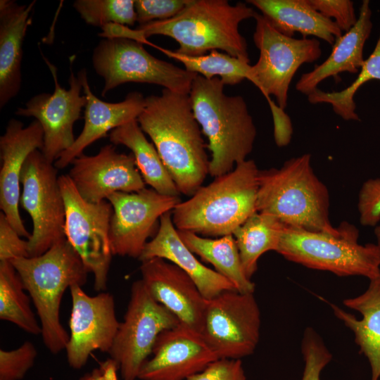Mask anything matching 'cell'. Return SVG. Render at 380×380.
Returning <instances> with one entry per match:
<instances>
[{
  "label": "cell",
  "mask_w": 380,
  "mask_h": 380,
  "mask_svg": "<svg viewBox=\"0 0 380 380\" xmlns=\"http://www.w3.org/2000/svg\"><path fill=\"white\" fill-rule=\"evenodd\" d=\"M180 194L191 196L210 172V160L189 94L163 89L146 97L137 118Z\"/></svg>",
  "instance_id": "6da1fadb"
},
{
  "label": "cell",
  "mask_w": 380,
  "mask_h": 380,
  "mask_svg": "<svg viewBox=\"0 0 380 380\" xmlns=\"http://www.w3.org/2000/svg\"><path fill=\"white\" fill-rule=\"evenodd\" d=\"M257 212L270 215L283 224L311 232L341 234L329 220V194L317 177L311 155L303 154L279 168L259 170Z\"/></svg>",
  "instance_id": "7a4b0ae2"
},
{
  "label": "cell",
  "mask_w": 380,
  "mask_h": 380,
  "mask_svg": "<svg viewBox=\"0 0 380 380\" xmlns=\"http://www.w3.org/2000/svg\"><path fill=\"white\" fill-rule=\"evenodd\" d=\"M256 12L246 4L231 5L227 0H189L175 17L140 25L137 28L147 40L164 35L179 44V53L198 56L220 49L249 63L248 45L241 34L239 24L253 18Z\"/></svg>",
  "instance_id": "3957f363"
},
{
  "label": "cell",
  "mask_w": 380,
  "mask_h": 380,
  "mask_svg": "<svg viewBox=\"0 0 380 380\" xmlns=\"http://www.w3.org/2000/svg\"><path fill=\"white\" fill-rule=\"evenodd\" d=\"M224 87L219 77L208 80L197 74L189 94L194 117L208 140L209 174L214 177L246 160L257 134L244 99L226 95Z\"/></svg>",
  "instance_id": "277c9868"
},
{
  "label": "cell",
  "mask_w": 380,
  "mask_h": 380,
  "mask_svg": "<svg viewBox=\"0 0 380 380\" xmlns=\"http://www.w3.org/2000/svg\"><path fill=\"white\" fill-rule=\"evenodd\" d=\"M259 170L246 160L201 186L172 210L175 228L208 238L233 234L257 212Z\"/></svg>",
  "instance_id": "5b68a950"
},
{
  "label": "cell",
  "mask_w": 380,
  "mask_h": 380,
  "mask_svg": "<svg viewBox=\"0 0 380 380\" xmlns=\"http://www.w3.org/2000/svg\"><path fill=\"white\" fill-rule=\"evenodd\" d=\"M35 307L46 348L53 354L65 350L69 334L60 319V307L67 289L85 284L89 273L80 257L63 239L44 253L11 261Z\"/></svg>",
  "instance_id": "8992f818"
},
{
  "label": "cell",
  "mask_w": 380,
  "mask_h": 380,
  "mask_svg": "<svg viewBox=\"0 0 380 380\" xmlns=\"http://www.w3.org/2000/svg\"><path fill=\"white\" fill-rule=\"evenodd\" d=\"M335 235L284 226L277 251L286 260L338 276H362L369 280L380 274V250L376 243H358L359 230L343 222Z\"/></svg>",
  "instance_id": "52a82bcc"
},
{
  "label": "cell",
  "mask_w": 380,
  "mask_h": 380,
  "mask_svg": "<svg viewBox=\"0 0 380 380\" xmlns=\"http://www.w3.org/2000/svg\"><path fill=\"white\" fill-rule=\"evenodd\" d=\"M254 19L253 41L260 56L251 65L250 81L267 99L274 128L281 129L289 122L283 110L287 106L291 80L302 65L320 58L321 44L315 38L296 39L281 34L262 14L256 13Z\"/></svg>",
  "instance_id": "ba28073f"
},
{
  "label": "cell",
  "mask_w": 380,
  "mask_h": 380,
  "mask_svg": "<svg viewBox=\"0 0 380 380\" xmlns=\"http://www.w3.org/2000/svg\"><path fill=\"white\" fill-rule=\"evenodd\" d=\"M92 65L104 80L101 96L125 83H148L189 94L197 73L152 56L137 41L105 38L94 49Z\"/></svg>",
  "instance_id": "9c48e42d"
},
{
  "label": "cell",
  "mask_w": 380,
  "mask_h": 380,
  "mask_svg": "<svg viewBox=\"0 0 380 380\" xmlns=\"http://www.w3.org/2000/svg\"><path fill=\"white\" fill-rule=\"evenodd\" d=\"M58 182L65 208V238L93 274L94 289L104 291L113 255L109 239L113 207L107 200L86 201L68 175H60Z\"/></svg>",
  "instance_id": "30bf717a"
},
{
  "label": "cell",
  "mask_w": 380,
  "mask_h": 380,
  "mask_svg": "<svg viewBox=\"0 0 380 380\" xmlns=\"http://www.w3.org/2000/svg\"><path fill=\"white\" fill-rule=\"evenodd\" d=\"M58 169L40 150L27 158L22 169L20 205L30 216L33 229L27 239L30 257L40 255L65 239V208Z\"/></svg>",
  "instance_id": "8fae6325"
},
{
  "label": "cell",
  "mask_w": 380,
  "mask_h": 380,
  "mask_svg": "<svg viewBox=\"0 0 380 380\" xmlns=\"http://www.w3.org/2000/svg\"><path fill=\"white\" fill-rule=\"evenodd\" d=\"M180 324L177 317L148 293L141 279L133 282L124 319L108 353L122 380H136L152 354L158 335Z\"/></svg>",
  "instance_id": "7c38bea8"
},
{
  "label": "cell",
  "mask_w": 380,
  "mask_h": 380,
  "mask_svg": "<svg viewBox=\"0 0 380 380\" xmlns=\"http://www.w3.org/2000/svg\"><path fill=\"white\" fill-rule=\"evenodd\" d=\"M253 293L229 290L207 300L200 333L218 359L241 360L255 351L260 311Z\"/></svg>",
  "instance_id": "4fadbf2b"
},
{
  "label": "cell",
  "mask_w": 380,
  "mask_h": 380,
  "mask_svg": "<svg viewBox=\"0 0 380 380\" xmlns=\"http://www.w3.org/2000/svg\"><path fill=\"white\" fill-rule=\"evenodd\" d=\"M107 201L113 207L109 239L113 255L139 259L148 239L156 234L163 215L182 201L152 188L137 192H115Z\"/></svg>",
  "instance_id": "5bb4252c"
},
{
  "label": "cell",
  "mask_w": 380,
  "mask_h": 380,
  "mask_svg": "<svg viewBox=\"0 0 380 380\" xmlns=\"http://www.w3.org/2000/svg\"><path fill=\"white\" fill-rule=\"evenodd\" d=\"M42 56L50 70L54 82V91L40 93L18 108L15 115L33 117L43 129L44 145L41 150L46 159L51 163L68 150L75 142L73 125L81 116L87 99L81 95L82 87L77 76L70 69L69 88L61 87L58 80L57 68L42 53Z\"/></svg>",
  "instance_id": "9a60e30c"
},
{
  "label": "cell",
  "mask_w": 380,
  "mask_h": 380,
  "mask_svg": "<svg viewBox=\"0 0 380 380\" xmlns=\"http://www.w3.org/2000/svg\"><path fill=\"white\" fill-rule=\"evenodd\" d=\"M70 291L72 310L65 350L69 365L79 369L86 365L92 352H109L120 322L110 293L102 291L91 296L77 284Z\"/></svg>",
  "instance_id": "2e32d148"
},
{
  "label": "cell",
  "mask_w": 380,
  "mask_h": 380,
  "mask_svg": "<svg viewBox=\"0 0 380 380\" xmlns=\"http://www.w3.org/2000/svg\"><path fill=\"white\" fill-rule=\"evenodd\" d=\"M70 165L68 175L87 202L99 203L115 192H137L145 188L132 153H119L112 144L95 155L81 154Z\"/></svg>",
  "instance_id": "e0dca14e"
},
{
  "label": "cell",
  "mask_w": 380,
  "mask_h": 380,
  "mask_svg": "<svg viewBox=\"0 0 380 380\" xmlns=\"http://www.w3.org/2000/svg\"><path fill=\"white\" fill-rule=\"evenodd\" d=\"M151 355L139 379L186 380L218 360L201 333L181 323L158 335Z\"/></svg>",
  "instance_id": "ac0fdd59"
},
{
  "label": "cell",
  "mask_w": 380,
  "mask_h": 380,
  "mask_svg": "<svg viewBox=\"0 0 380 380\" xmlns=\"http://www.w3.org/2000/svg\"><path fill=\"white\" fill-rule=\"evenodd\" d=\"M43 145V129L36 120L24 127L20 121L11 119L0 137V208L19 235L27 239L31 234L19 211L20 176L28 156L35 150L41 151Z\"/></svg>",
  "instance_id": "d6986e66"
},
{
  "label": "cell",
  "mask_w": 380,
  "mask_h": 380,
  "mask_svg": "<svg viewBox=\"0 0 380 380\" xmlns=\"http://www.w3.org/2000/svg\"><path fill=\"white\" fill-rule=\"evenodd\" d=\"M141 262V280L151 296L182 324L200 333L207 300L194 280L165 259L153 258Z\"/></svg>",
  "instance_id": "ffe728a7"
},
{
  "label": "cell",
  "mask_w": 380,
  "mask_h": 380,
  "mask_svg": "<svg viewBox=\"0 0 380 380\" xmlns=\"http://www.w3.org/2000/svg\"><path fill=\"white\" fill-rule=\"evenodd\" d=\"M84 95L87 99L84 127L74 144L63 151L54 162L55 167L64 169L96 141L106 137L107 133L133 120H137L144 110L145 99L142 94L133 91L120 102L101 101L92 92L85 69L77 73Z\"/></svg>",
  "instance_id": "44dd1931"
},
{
  "label": "cell",
  "mask_w": 380,
  "mask_h": 380,
  "mask_svg": "<svg viewBox=\"0 0 380 380\" xmlns=\"http://www.w3.org/2000/svg\"><path fill=\"white\" fill-rule=\"evenodd\" d=\"M153 258L165 259L185 272L206 300L220 293L236 290L224 277L202 264L180 239L172 220V211L163 215L155 236L146 244L140 261Z\"/></svg>",
  "instance_id": "7402d4cb"
},
{
  "label": "cell",
  "mask_w": 380,
  "mask_h": 380,
  "mask_svg": "<svg viewBox=\"0 0 380 380\" xmlns=\"http://www.w3.org/2000/svg\"><path fill=\"white\" fill-rule=\"evenodd\" d=\"M36 4L0 1V108L15 97L21 87L23 44L32 24Z\"/></svg>",
  "instance_id": "603a6c76"
},
{
  "label": "cell",
  "mask_w": 380,
  "mask_h": 380,
  "mask_svg": "<svg viewBox=\"0 0 380 380\" xmlns=\"http://www.w3.org/2000/svg\"><path fill=\"white\" fill-rule=\"evenodd\" d=\"M369 1L364 0L356 24L337 38L329 56L320 65L301 75L296 89L307 96L324 80L341 72L357 73L362 68L364 46L372 29Z\"/></svg>",
  "instance_id": "cb8c5ba5"
},
{
  "label": "cell",
  "mask_w": 380,
  "mask_h": 380,
  "mask_svg": "<svg viewBox=\"0 0 380 380\" xmlns=\"http://www.w3.org/2000/svg\"><path fill=\"white\" fill-rule=\"evenodd\" d=\"M347 308L362 315L359 319L337 305L329 303L334 315L350 329L360 353L367 359L371 380L380 379V274L369 280L367 289L360 295L343 300Z\"/></svg>",
  "instance_id": "d4e9b609"
},
{
  "label": "cell",
  "mask_w": 380,
  "mask_h": 380,
  "mask_svg": "<svg viewBox=\"0 0 380 380\" xmlns=\"http://www.w3.org/2000/svg\"><path fill=\"white\" fill-rule=\"evenodd\" d=\"M281 34L291 37L298 32L312 36L329 44L343 34L336 24L316 11L308 0H248Z\"/></svg>",
  "instance_id": "484cf974"
},
{
  "label": "cell",
  "mask_w": 380,
  "mask_h": 380,
  "mask_svg": "<svg viewBox=\"0 0 380 380\" xmlns=\"http://www.w3.org/2000/svg\"><path fill=\"white\" fill-rule=\"evenodd\" d=\"M108 137L112 144L122 145L131 150L145 184L161 194L179 196L180 193L155 146L148 141L137 120L114 129Z\"/></svg>",
  "instance_id": "4316f807"
},
{
  "label": "cell",
  "mask_w": 380,
  "mask_h": 380,
  "mask_svg": "<svg viewBox=\"0 0 380 380\" xmlns=\"http://www.w3.org/2000/svg\"><path fill=\"white\" fill-rule=\"evenodd\" d=\"M177 232L192 253L210 263L217 272L233 284L236 291L254 293L255 284L246 277L243 271L238 248L232 234L211 239L186 231L177 230Z\"/></svg>",
  "instance_id": "83f0119b"
},
{
  "label": "cell",
  "mask_w": 380,
  "mask_h": 380,
  "mask_svg": "<svg viewBox=\"0 0 380 380\" xmlns=\"http://www.w3.org/2000/svg\"><path fill=\"white\" fill-rule=\"evenodd\" d=\"M284 226L274 217L256 212L234 232L232 235L247 278L251 279L262 254L277 251Z\"/></svg>",
  "instance_id": "f1b7e54d"
},
{
  "label": "cell",
  "mask_w": 380,
  "mask_h": 380,
  "mask_svg": "<svg viewBox=\"0 0 380 380\" xmlns=\"http://www.w3.org/2000/svg\"><path fill=\"white\" fill-rule=\"evenodd\" d=\"M11 261H0V319L25 332L41 334V325L30 307V297Z\"/></svg>",
  "instance_id": "f546056e"
},
{
  "label": "cell",
  "mask_w": 380,
  "mask_h": 380,
  "mask_svg": "<svg viewBox=\"0 0 380 380\" xmlns=\"http://www.w3.org/2000/svg\"><path fill=\"white\" fill-rule=\"evenodd\" d=\"M170 58L182 63L188 71L197 73L210 80L219 77L224 85H234L245 79L251 80V65L226 53L217 50L198 56H186L167 49L157 46Z\"/></svg>",
  "instance_id": "4dcf8cb0"
},
{
  "label": "cell",
  "mask_w": 380,
  "mask_h": 380,
  "mask_svg": "<svg viewBox=\"0 0 380 380\" xmlns=\"http://www.w3.org/2000/svg\"><path fill=\"white\" fill-rule=\"evenodd\" d=\"M373 80L380 81V33L373 52L365 61L350 85L339 91L327 92L317 89L308 96V100L312 104H329L334 112L346 121H359L354 96L365 83Z\"/></svg>",
  "instance_id": "1f68e13d"
},
{
  "label": "cell",
  "mask_w": 380,
  "mask_h": 380,
  "mask_svg": "<svg viewBox=\"0 0 380 380\" xmlns=\"http://www.w3.org/2000/svg\"><path fill=\"white\" fill-rule=\"evenodd\" d=\"M73 7L87 24L94 27L111 23L132 27L137 22L133 0H77Z\"/></svg>",
  "instance_id": "d6a6232c"
},
{
  "label": "cell",
  "mask_w": 380,
  "mask_h": 380,
  "mask_svg": "<svg viewBox=\"0 0 380 380\" xmlns=\"http://www.w3.org/2000/svg\"><path fill=\"white\" fill-rule=\"evenodd\" d=\"M301 351L305 362L301 380H320L321 372L331 362L332 355L322 338L311 327L304 331Z\"/></svg>",
  "instance_id": "836d02e7"
},
{
  "label": "cell",
  "mask_w": 380,
  "mask_h": 380,
  "mask_svg": "<svg viewBox=\"0 0 380 380\" xmlns=\"http://www.w3.org/2000/svg\"><path fill=\"white\" fill-rule=\"evenodd\" d=\"M37 351L34 345L25 341L18 348L0 350V380H20L33 366Z\"/></svg>",
  "instance_id": "e575fe53"
},
{
  "label": "cell",
  "mask_w": 380,
  "mask_h": 380,
  "mask_svg": "<svg viewBox=\"0 0 380 380\" xmlns=\"http://www.w3.org/2000/svg\"><path fill=\"white\" fill-rule=\"evenodd\" d=\"M359 220L362 226L375 227L380 222V177L369 178L362 185L357 200Z\"/></svg>",
  "instance_id": "d590c367"
},
{
  "label": "cell",
  "mask_w": 380,
  "mask_h": 380,
  "mask_svg": "<svg viewBox=\"0 0 380 380\" xmlns=\"http://www.w3.org/2000/svg\"><path fill=\"white\" fill-rule=\"evenodd\" d=\"M189 0H137V22L144 25L152 21L167 20L177 15Z\"/></svg>",
  "instance_id": "8d00e7d4"
},
{
  "label": "cell",
  "mask_w": 380,
  "mask_h": 380,
  "mask_svg": "<svg viewBox=\"0 0 380 380\" xmlns=\"http://www.w3.org/2000/svg\"><path fill=\"white\" fill-rule=\"evenodd\" d=\"M310 4L346 32L357 23L354 3L350 0H308Z\"/></svg>",
  "instance_id": "74e56055"
},
{
  "label": "cell",
  "mask_w": 380,
  "mask_h": 380,
  "mask_svg": "<svg viewBox=\"0 0 380 380\" xmlns=\"http://www.w3.org/2000/svg\"><path fill=\"white\" fill-rule=\"evenodd\" d=\"M30 257L28 241L21 239L5 215L0 213V261Z\"/></svg>",
  "instance_id": "f35d334b"
},
{
  "label": "cell",
  "mask_w": 380,
  "mask_h": 380,
  "mask_svg": "<svg viewBox=\"0 0 380 380\" xmlns=\"http://www.w3.org/2000/svg\"><path fill=\"white\" fill-rule=\"evenodd\" d=\"M186 380H246L239 359H218Z\"/></svg>",
  "instance_id": "ab89813d"
},
{
  "label": "cell",
  "mask_w": 380,
  "mask_h": 380,
  "mask_svg": "<svg viewBox=\"0 0 380 380\" xmlns=\"http://www.w3.org/2000/svg\"><path fill=\"white\" fill-rule=\"evenodd\" d=\"M99 368L101 372V380H118L119 366L113 359L110 358L104 362Z\"/></svg>",
  "instance_id": "60d3db41"
},
{
  "label": "cell",
  "mask_w": 380,
  "mask_h": 380,
  "mask_svg": "<svg viewBox=\"0 0 380 380\" xmlns=\"http://www.w3.org/2000/svg\"><path fill=\"white\" fill-rule=\"evenodd\" d=\"M101 373L100 368L94 369L91 372L82 376L80 380H101Z\"/></svg>",
  "instance_id": "b9f144b4"
},
{
  "label": "cell",
  "mask_w": 380,
  "mask_h": 380,
  "mask_svg": "<svg viewBox=\"0 0 380 380\" xmlns=\"http://www.w3.org/2000/svg\"><path fill=\"white\" fill-rule=\"evenodd\" d=\"M374 232L376 239V245L380 250V224H378L374 227Z\"/></svg>",
  "instance_id": "7bdbcfd3"
}]
</instances>
